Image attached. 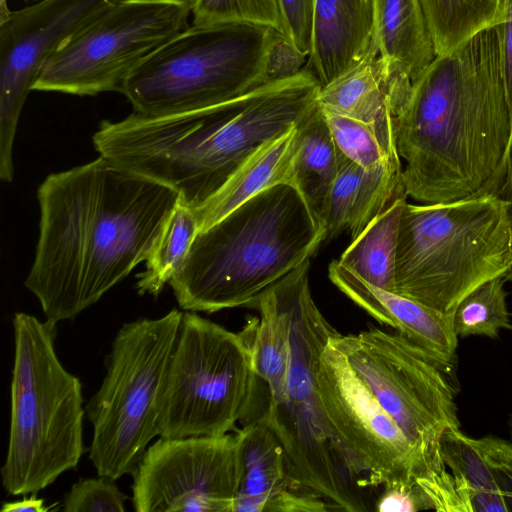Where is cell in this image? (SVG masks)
<instances>
[{
    "label": "cell",
    "instance_id": "26",
    "mask_svg": "<svg viewBox=\"0 0 512 512\" xmlns=\"http://www.w3.org/2000/svg\"><path fill=\"white\" fill-rule=\"evenodd\" d=\"M437 56L501 24L505 0H419Z\"/></svg>",
    "mask_w": 512,
    "mask_h": 512
},
{
    "label": "cell",
    "instance_id": "30",
    "mask_svg": "<svg viewBox=\"0 0 512 512\" xmlns=\"http://www.w3.org/2000/svg\"><path fill=\"white\" fill-rule=\"evenodd\" d=\"M321 109L338 149L347 159L365 169L402 165L399 154L384 145L371 125L323 107Z\"/></svg>",
    "mask_w": 512,
    "mask_h": 512
},
{
    "label": "cell",
    "instance_id": "17",
    "mask_svg": "<svg viewBox=\"0 0 512 512\" xmlns=\"http://www.w3.org/2000/svg\"><path fill=\"white\" fill-rule=\"evenodd\" d=\"M411 84L374 49L358 65L321 87L317 101L323 108L371 125L384 145L398 153L395 115Z\"/></svg>",
    "mask_w": 512,
    "mask_h": 512
},
{
    "label": "cell",
    "instance_id": "35",
    "mask_svg": "<svg viewBox=\"0 0 512 512\" xmlns=\"http://www.w3.org/2000/svg\"><path fill=\"white\" fill-rule=\"evenodd\" d=\"M475 441L492 472L508 512H512V443L494 436L475 438Z\"/></svg>",
    "mask_w": 512,
    "mask_h": 512
},
{
    "label": "cell",
    "instance_id": "40",
    "mask_svg": "<svg viewBox=\"0 0 512 512\" xmlns=\"http://www.w3.org/2000/svg\"><path fill=\"white\" fill-rule=\"evenodd\" d=\"M497 194L501 195L508 201L509 205V220L512 234V145L508 154L504 175L500 186L498 187ZM506 282L512 283V265L508 271L504 274Z\"/></svg>",
    "mask_w": 512,
    "mask_h": 512
},
{
    "label": "cell",
    "instance_id": "33",
    "mask_svg": "<svg viewBox=\"0 0 512 512\" xmlns=\"http://www.w3.org/2000/svg\"><path fill=\"white\" fill-rule=\"evenodd\" d=\"M415 483L425 497L429 509L445 512H473L464 480L448 473L446 467L428 472Z\"/></svg>",
    "mask_w": 512,
    "mask_h": 512
},
{
    "label": "cell",
    "instance_id": "2",
    "mask_svg": "<svg viewBox=\"0 0 512 512\" xmlns=\"http://www.w3.org/2000/svg\"><path fill=\"white\" fill-rule=\"evenodd\" d=\"M395 133L417 202L496 192L512 145L498 26L435 58L411 84Z\"/></svg>",
    "mask_w": 512,
    "mask_h": 512
},
{
    "label": "cell",
    "instance_id": "7",
    "mask_svg": "<svg viewBox=\"0 0 512 512\" xmlns=\"http://www.w3.org/2000/svg\"><path fill=\"white\" fill-rule=\"evenodd\" d=\"M310 260L287 275L291 309L290 364L282 400L263 419L284 448L293 483L320 495L336 510L368 508L325 416L317 385L321 354L338 332L316 305L309 286Z\"/></svg>",
    "mask_w": 512,
    "mask_h": 512
},
{
    "label": "cell",
    "instance_id": "27",
    "mask_svg": "<svg viewBox=\"0 0 512 512\" xmlns=\"http://www.w3.org/2000/svg\"><path fill=\"white\" fill-rule=\"evenodd\" d=\"M199 231L195 211L180 201L147 257L145 271L138 275L140 295L161 293L184 263Z\"/></svg>",
    "mask_w": 512,
    "mask_h": 512
},
{
    "label": "cell",
    "instance_id": "4",
    "mask_svg": "<svg viewBox=\"0 0 512 512\" xmlns=\"http://www.w3.org/2000/svg\"><path fill=\"white\" fill-rule=\"evenodd\" d=\"M279 131L273 108L250 93L190 112L105 120L93 144L100 156L171 188L196 211Z\"/></svg>",
    "mask_w": 512,
    "mask_h": 512
},
{
    "label": "cell",
    "instance_id": "31",
    "mask_svg": "<svg viewBox=\"0 0 512 512\" xmlns=\"http://www.w3.org/2000/svg\"><path fill=\"white\" fill-rule=\"evenodd\" d=\"M193 25L252 24L281 34L277 0H192Z\"/></svg>",
    "mask_w": 512,
    "mask_h": 512
},
{
    "label": "cell",
    "instance_id": "38",
    "mask_svg": "<svg viewBox=\"0 0 512 512\" xmlns=\"http://www.w3.org/2000/svg\"><path fill=\"white\" fill-rule=\"evenodd\" d=\"M305 57L299 53L280 33L275 39L268 56L267 74L269 81L292 76L301 70Z\"/></svg>",
    "mask_w": 512,
    "mask_h": 512
},
{
    "label": "cell",
    "instance_id": "39",
    "mask_svg": "<svg viewBox=\"0 0 512 512\" xmlns=\"http://www.w3.org/2000/svg\"><path fill=\"white\" fill-rule=\"evenodd\" d=\"M497 26L500 39L503 75L512 122V0H505L504 20Z\"/></svg>",
    "mask_w": 512,
    "mask_h": 512
},
{
    "label": "cell",
    "instance_id": "15",
    "mask_svg": "<svg viewBox=\"0 0 512 512\" xmlns=\"http://www.w3.org/2000/svg\"><path fill=\"white\" fill-rule=\"evenodd\" d=\"M123 0H40L0 21V178L14 177L13 146L26 98L50 56Z\"/></svg>",
    "mask_w": 512,
    "mask_h": 512
},
{
    "label": "cell",
    "instance_id": "14",
    "mask_svg": "<svg viewBox=\"0 0 512 512\" xmlns=\"http://www.w3.org/2000/svg\"><path fill=\"white\" fill-rule=\"evenodd\" d=\"M132 476L137 512H233L239 480L236 431L160 437Z\"/></svg>",
    "mask_w": 512,
    "mask_h": 512
},
{
    "label": "cell",
    "instance_id": "29",
    "mask_svg": "<svg viewBox=\"0 0 512 512\" xmlns=\"http://www.w3.org/2000/svg\"><path fill=\"white\" fill-rule=\"evenodd\" d=\"M504 276L492 278L472 290L457 306L454 328L458 337L495 339L500 330L512 329Z\"/></svg>",
    "mask_w": 512,
    "mask_h": 512
},
{
    "label": "cell",
    "instance_id": "41",
    "mask_svg": "<svg viewBox=\"0 0 512 512\" xmlns=\"http://www.w3.org/2000/svg\"><path fill=\"white\" fill-rule=\"evenodd\" d=\"M50 508L45 505L43 498H38L37 494L30 497H24L18 501L5 502L1 507L2 512H47Z\"/></svg>",
    "mask_w": 512,
    "mask_h": 512
},
{
    "label": "cell",
    "instance_id": "19",
    "mask_svg": "<svg viewBox=\"0 0 512 512\" xmlns=\"http://www.w3.org/2000/svg\"><path fill=\"white\" fill-rule=\"evenodd\" d=\"M402 171V165L365 169L343 155L322 212L326 240L344 231L356 238L405 189Z\"/></svg>",
    "mask_w": 512,
    "mask_h": 512
},
{
    "label": "cell",
    "instance_id": "18",
    "mask_svg": "<svg viewBox=\"0 0 512 512\" xmlns=\"http://www.w3.org/2000/svg\"><path fill=\"white\" fill-rule=\"evenodd\" d=\"M373 0H314L309 64L321 87L358 65L372 50Z\"/></svg>",
    "mask_w": 512,
    "mask_h": 512
},
{
    "label": "cell",
    "instance_id": "8",
    "mask_svg": "<svg viewBox=\"0 0 512 512\" xmlns=\"http://www.w3.org/2000/svg\"><path fill=\"white\" fill-rule=\"evenodd\" d=\"M278 34L252 24H192L144 58L120 92L144 116L229 102L269 82L268 56Z\"/></svg>",
    "mask_w": 512,
    "mask_h": 512
},
{
    "label": "cell",
    "instance_id": "28",
    "mask_svg": "<svg viewBox=\"0 0 512 512\" xmlns=\"http://www.w3.org/2000/svg\"><path fill=\"white\" fill-rule=\"evenodd\" d=\"M440 451L451 473L467 485L473 512H508L475 438L459 429L446 430L440 439Z\"/></svg>",
    "mask_w": 512,
    "mask_h": 512
},
{
    "label": "cell",
    "instance_id": "12",
    "mask_svg": "<svg viewBox=\"0 0 512 512\" xmlns=\"http://www.w3.org/2000/svg\"><path fill=\"white\" fill-rule=\"evenodd\" d=\"M191 9L192 0H123L53 53L33 90L120 92L144 58L189 26Z\"/></svg>",
    "mask_w": 512,
    "mask_h": 512
},
{
    "label": "cell",
    "instance_id": "13",
    "mask_svg": "<svg viewBox=\"0 0 512 512\" xmlns=\"http://www.w3.org/2000/svg\"><path fill=\"white\" fill-rule=\"evenodd\" d=\"M317 385L325 416L362 488L413 485L428 472L397 423L331 339L320 357Z\"/></svg>",
    "mask_w": 512,
    "mask_h": 512
},
{
    "label": "cell",
    "instance_id": "9",
    "mask_svg": "<svg viewBox=\"0 0 512 512\" xmlns=\"http://www.w3.org/2000/svg\"><path fill=\"white\" fill-rule=\"evenodd\" d=\"M183 312L125 323L106 356V375L85 407L89 459L99 476L132 475L159 436V406Z\"/></svg>",
    "mask_w": 512,
    "mask_h": 512
},
{
    "label": "cell",
    "instance_id": "6",
    "mask_svg": "<svg viewBox=\"0 0 512 512\" xmlns=\"http://www.w3.org/2000/svg\"><path fill=\"white\" fill-rule=\"evenodd\" d=\"M8 449L0 469L10 495L38 494L85 452L82 384L61 364L56 324L17 312Z\"/></svg>",
    "mask_w": 512,
    "mask_h": 512
},
{
    "label": "cell",
    "instance_id": "36",
    "mask_svg": "<svg viewBox=\"0 0 512 512\" xmlns=\"http://www.w3.org/2000/svg\"><path fill=\"white\" fill-rule=\"evenodd\" d=\"M375 509L381 512H414L429 509V506L415 483L384 488L375 504Z\"/></svg>",
    "mask_w": 512,
    "mask_h": 512
},
{
    "label": "cell",
    "instance_id": "24",
    "mask_svg": "<svg viewBox=\"0 0 512 512\" xmlns=\"http://www.w3.org/2000/svg\"><path fill=\"white\" fill-rule=\"evenodd\" d=\"M298 129L299 145L294 161V186L321 218L343 154L332 137L318 101L298 123Z\"/></svg>",
    "mask_w": 512,
    "mask_h": 512
},
{
    "label": "cell",
    "instance_id": "34",
    "mask_svg": "<svg viewBox=\"0 0 512 512\" xmlns=\"http://www.w3.org/2000/svg\"><path fill=\"white\" fill-rule=\"evenodd\" d=\"M281 21V35L304 56L311 51L312 16L314 0H277Z\"/></svg>",
    "mask_w": 512,
    "mask_h": 512
},
{
    "label": "cell",
    "instance_id": "23",
    "mask_svg": "<svg viewBox=\"0 0 512 512\" xmlns=\"http://www.w3.org/2000/svg\"><path fill=\"white\" fill-rule=\"evenodd\" d=\"M286 277L256 305L260 317L252 337L248 339L244 334L250 344L255 373L268 387V405L282 400L290 364L292 319Z\"/></svg>",
    "mask_w": 512,
    "mask_h": 512
},
{
    "label": "cell",
    "instance_id": "20",
    "mask_svg": "<svg viewBox=\"0 0 512 512\" xmlns=\"http://www.w3.org/2000/svg\"><path fill=\"white\" fill-rule=\"evenodd\" d=\"M299 145L298 124L259 146L218 193L196 210L200 231L256 194L279 184L294 186V161Z\"/></svg>",
    "mask_w": 512,
    "mask_h": 512
},
{
    "label": "cell",
    "instance_id": "21",
    "mask_svg": "<svg viewBox=\"0 0 512 512\" xmlns=\"http://www.w3.org/2000/svg\"><path fill=\"white\" fill-rule=\"evenodd\" d=\"M236 434L239 480L233 512H264L272 498L300 488L290 478L282 443L262 417Z\"/></svg>",
    "mask_w": 512,
    "mask_h": 512
},
{
    "label": "cell",
    "instance_id": "3",
    "mask_svg": "<svg viewBox=\"0 0 512 512\" xmlns=\"http://www.w3.org/2000/svg\"><path fill=\"white\" fill-rule=\"evenodd\" d=\"M325 240V225L301 192L275 185L199 231L169 285L185 311L255 308Z\"/></svg>",
    "mask_w": 512,
    "mask_h": 512
},
{
    "label": "cell",
    "instance_id": "5",
    "mask_svg": "<svg viewBox=\"0 0 512 512\" xmlns=\"http://www.w3.org/2000/svg\"><path fill=\"white\" fill-rule=\"evenodd\" d=\"M508 201L486 192L454 201L406 202L399 225L396 293L451 314L512 265Z\"/></svg>",
    "mask_w": 512,
    "mask_h": 512
},
{
    "label": "cell",
    "instance_id": "42",
    "mask_svg": "<svg viewBox=\"0 0 512 512\" xmlns=\"http://www.w3.org/2000/svg\"><path fill=\"white\" fill-rule=\"evenodd\" d=\"M9 12L7 0H0V21L3 20Z\"/></svg>",
    "mask_w": 512,
    "mask_h": 512
},
{
    "label": "cell",
    "instance_id": "1",
    "mask_svg": "<svg viewBox=\"0 0 512 512\" xmlns=\"http://www.w3.org/2000/svg\"><path fill=\"white\" fill-rule=\"evenodd\" d=\"M39 237L25 287L47 321L73 320L146 261L177 192L97 159L46 177Z\"/></svg>",
    "mask_w": 512,
    "mask_h": 512
},
{
    "label": "cell",
    "instance_id": "25",
    "mask_svg": "<svg viewBox=\"0 0 512 512\" xmlns=\"http://www.w3.org/2000/svg\"><path fill=\"white\" fill-rule=\"evenodd\" d=\"M407 193L401 190L363 229L338 260L367 282L395 291L399 225Z\"/></svg>",
    "mask_w": 512,
    "mask_h": 512
},
{
    "label": "cell",
    "instance_id": "32",
    "mask_svg": "<svg viewBox=\"0 0 512 512\" xmlns=\"http://www.w3.org/2000/svg\"><path fill=\"white\" fill-rule=\"evenodd\" d=\"M127 496L115 480L99 476L74 483L63 500L65 512H124Z\"/></svg>",
    "mask_w": 512,
    "mask_h": 512
},
{
    "label": "cell",
    "instance_id": "37",
    "mask_svg": "<svg viewBox=\"0 0 512 512\" xmlns=\"http://www.w3.org/2000/svg\"><path fill=\"white\" fill-rule=\"evenodd\" d=\"M329 508L323 498L305 488H289L272 498L264 512H322Z\"/></svg>",
    "mask_w": 512,
    "mask_h": 512
},
{
    "label": "cell",
    "instance_id": "22",
    "mask_svg": "<svg viewBox=\"0 0 512 512\" xmlns=\"http://www.w3.org/2000/svg\"><path fill=\"white\" fill-rule=\"evenodd\" d=\"M379 55L413 83L437 57L419 0H373Z\"/></svg>",
    "mask_w": 512,
    "mask_h": 512
},
{
    "label": "cell",
    "instance_id": "11",
    "mask_svg": "<svg viewBox=\"0 0 512 512\" xmlns=\"http://www.w3.org/2000/svg\"><path fill=\"white\" fill-rule=\"evenodd\" d=\"M331 342L397 423L427 471L445 467L441 436L460 426L457 363L436 358L397 331L377 327L337 333Z\"/></svg>",
    "mask_w": 512,
    "mask_h": 512
},
{
    "label": "cell",
    "instance_id": "10",
    "mask_svg": "<svg viewBox=\"0 0 512 512\" xmlns=\"http://www.w3.org/2000/svg\"><path fill=\"white\" fill-rule=\"evenodd\" d=\"M257 375L244 333L183 312L159 406V437L223 435L254 404Z\"/></svg>",
    "mask_w": 512,
    "mask_h": 512
},
{
    "label": "cell",
    "instance_id": "16",
    "mask_svg": "<svg viewBox=\"0 0 512 512\" xmlns=\"http://www.w3.org/2000/svg\"><path fill=\"white\" fill-rule=\"evenodd\" d=\"M330 281L380 324L389 326L436 358L457 363L455 313L446 314L396 292L379 288L338 260L328 267Z\"/></svg>",
    "mask_w": 512,
    "mask_h": 512
}]
</instances>
